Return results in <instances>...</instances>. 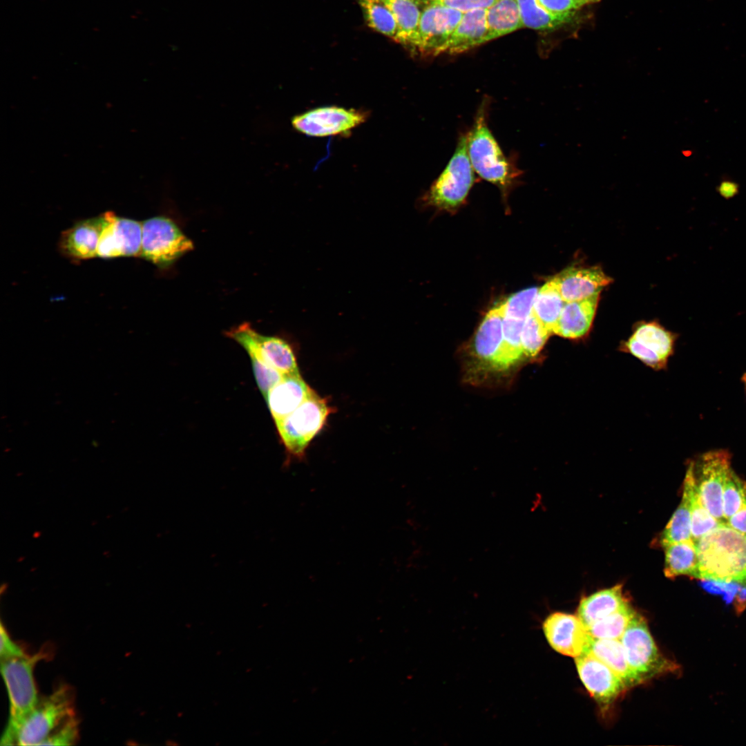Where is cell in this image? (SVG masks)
<instances>
[{
  "mask_svg": "<svg viewBox=\"0 0 746 746\" xmlns=\"http://www.w3.org/2000/svg\"><path fill=\"white\" fill-rule=\"evenodd\" d=\"M698 580L737 582L746 586V535L726 523L695 542Z\"/></svg>",
  "mask_w": 746,
  "mask_h": 746,
  "instance_id": "6da1fadb",
  "label": "cell"
},
{
  "mask_svg": "<svg viewBox=\"0 0 746 746\" xmlns=\"http://www.w3.org/2000/svg\"><path fill=\"white\" fill-rule=\"evenodd\" d=\"M488 100L483 99L467 133L468 153L475 172L506 192L521 171L504 154L488 127Z\"/></svg>",
  "mask_w": 746,
  "mask_h": 746,
  "instance_id": "7a4b0ae2",
  "label": "cell"
},
{
  "mask_svg": "<svg viewBox=\"0 0 746 746\" xmlns=\"http://www.w3.org/2000/svg\"><path fill=\"white\" fill-rule=\"evenodd\" d=\"M47 657L45 651L33 656L1 660V673L7 688L9 718L1 738V745H16L17 734L39 702L33 670L36 664Z\"/></svg>",
  "mask_w": 746,
  "mask_h": 746,
  "instance_id": "3957f363",
  "label": "cell"
},
{
  "mask_svg": "<svg viewBox=\"0 0 746 746\" xmlns=\"http://www.w3.org/2000/svg\"><path fill=\"white\" fill-rule=\"evenodd\" d=\"M467 133L461 134L448 164L423 197L430 206L454 210L466 200L475 181L468 153Z\"/></svg>",
  "mask_w": 746,
  "mask_h": 746,
  "instance_id": "277c9868",
  "label": "cell"
},
{
  "mask_svg": "<svg viewBox=\"0 0 746 746\" xmlns=\"http://www.w3.org/2000/svg\"><path fill=\"white\" fill-rule=\"evenodd\" d=\"M326 400L315 392L295 410L275 422L287 453L301 459L314 437L324 426L331 412Z\"/></svg>",
  "mask_w": 746,
  "mask_h": 746,
  "instance_id": "5b68a950",
  "label": "cell"
},
{
  "mask_svg": "<svg viewBox=\"0 0 746 746\" xmlns=\"http://www.w3.org/2000/svg\"><path fill=\"white\" fill-rule=\"evenodd\" d=\"M193 242L170 218L155 216L142 222L140 256L160 268L193 250Z\"/></svg>",
  "mask_w": 746,
  "mask_h": 746,
  "instance_id": "8992f818",
  "label": "cell"
},
{
  "mask_svg": "<svg viewBox=\"0 0 746 746\" xmlns=\"http://www.w3.org/2000/svg\"><path fill=\"white\" fill-rule=\"evenodd\" d=\"M73 715L70 691L66 686H60L39 700L21 725L16 745H41L59 725Z\"/></svg>",
  "mask_w": 746,
  "mask_h": 746,
  "instance_id": "52a82bcc",
  "label": "cell"
},
{
  "mask_svg": "<svg viewBox=\"0 0 746 746\" xmlns=\"http://www.w3.org/2000/svg\"><path fill=\"white\" fill-rule=\"evenodd\" d=\"M620 641L629 665L642 680L675 669V664L658 651L646 621L640 614L633 617Z\"/></svg>",
  "mask_w": 746,
  "mask_h": 746,
  "instance_id": "ba28073f",
  "label": "cell"
},
{
  "mask_svg": "<svg viewBox=\"0 0 746 746\" xmlns=\"http://www.w3.org/2000/svg\"><path fill=\"white\" fill-rule=\"evenodd\" d=\"M700 499L708 511L721 523H726L723 512V490L731 469V456L726 450H714L690 462Z\"/></svg>",
  "mask_w": 746,
  "mask_h": 746,
  "instance_id": "9c48e42d",
  "label": "cell"
},
{
  "mask_svg": "<svg viewBox=\"0 0 746 746\" xmlns=\"http://www.w3.org/2000/svg\"><path fill=\"white\" fill-rule=\"evenodd\" d=\"M463 15L461 11L432 1L421 14L411 50L423 56L443 53Z\"/></svg>",
  "mask_w": 746,
  "mask_h": 746,
  "instance_id": "30bf717a",
  "label": "cell"
},
{
  "mask_svg": "<svg viewBox=\"0 0 746 746\" xmlns=\"http://www.w3.org/2000/svg\"><path fill=\"white\" fill-rule=\"evenodd\" d=\"M367 112L336 106L318 107L291 119L293 128L311 137L343 135L364 123Z\"/></svg>",
  "mask_w": 746,
  "mask_h": 746,
  "instance_id": "8fae6325",
  "label": "cell"
},
{
  "mask_svg": "<svg viewBox=\"0 0 746 746\" xmlns=\"http://www.w3.org/2000/svg\"><path fill=\"white\" fill-rule=\"evenodd\" d=\"M504 311L500 304L485 316L475 336L471 355L475 365L484 372L510 369L503 349Z\"/></svg>",
  "mask_w": 746,
  "mask_h": 746,
  "instance_id": "7c38bea8",
  "label": "cell"
},
{
  "mask_svg": "<svg viewBox=\"0 0 746 746\" xmlns=\"http://www.w3.org/2000/svg\"><path fill=\"white\" fill-rule=\"evenodd\" d=\"M227 336L241 346L252 347L268 365L283 375L300 374L292 349L284 339L262 335L249 323L232 327L227 332Z\"/></svg>",
  "mask_w": 746,
  "mask_h": 746,
  "instance_id": "4fadbf2b",
  "label": "cell"
},
{
  "mask_svg": "<svg viewBox=\"0 0 746 746\" xmlns=\"http://www.w3.org/2000/svg\"><path fill=\"white\" fill-rule=\"evenodd\" d=\"M542 630L548 644L559 653L576 658L587 650L591 635L577 616L552 613L544 620Z\"/></svg>",
  "mask_w": 746,
  "mask_h": 746,
  "instance_id": "5bb4252c",
  "label": "cell"
},
{
  "mask_svg": "<svg viewBox=\"0 0 746 746\" xmlns=\"http://www.w3.org/2000/svg\"><path fill=\"white\" fill-rule=\"evenodd\" d=\"M142 240V222L119 217L108 211V219L99 238L97 255L103 258L140 256Z\"/></svg>",
  "mask_w": 746,
  "mask_h": 746,
  "instance_id": "9a60e30c",
  "label": "cell"
},
{
  "mask_svg": "<svg viewBox=\"0 0 746 746\" xmlns=\"http://www.w3.org/2000/svg\"><path fill=\"white\" fill-rule=\"evenodd\" d=\"M575 660L582 683L598 703L609 705L626 688L622 679L591 653L584 652Z\"/></svg>",
  "mask_w": 746,
  "mask_h": 746,
  "instance_id": "2e32d148",
  "label": "cell"
},
{
  "mask_svg": "<svg viewBox=\"0 0 746 746\" xmlns=\"http://www.w3.org/2000/svg\"><path fill=\"white\" fill-rule=\"evenodd\" d=\"M108 219V211L78 222L63 231L59 241L61 254L73 260L97 256L99 238Z\"/></svg>",
  "mask_w": 746,
  "mask_h": 746,
  "instance_id": "e0dca14e",
  "label": "cell"
},
{
  "mask_svg": "<svg viewBox=\"0 0 746 746\" xmlns=\"http://www.w3.org/2000/svg\"><path fill=\"white\" fill-rule=\"evenodd\" d=\"M555 278L565 302L600 294L613 280L598 267H571Z\"/></svg>",
  "mask_w": 746,
  "mask_h": 746,
  "instance_id": "ac0fdd59",
  "label": "cell"
},
{
  "mask_svg": "<svg viewBox=\"0 0 746 746\" xmlns=\"http://www.w3.org/2000/svg\"><path fill=\"white\" fill-rule=\"evenodd\" d=\"M300 374L284 376L265 396L275 422L295 410L314 392Z\"/></svg>",
  "mask_w": 746,
  "mask_h": 746,
  "instance_id": "d6986e66",
  "label": "cell"
},
{
  "mask_svg": "<svg viewBox=\"0 0 746 746\" xmlns=\"http://www.w3.org/2000/svg\"><path fill=\"white\" fill-rule=\"evenodd\" d=\"M599 298L597 294L582 300L565 302L553 334L570 339L585 336L591 327Z\"/></svg>",
  "mask_w": 746,
  "mask_h": 746,
  "instance_id": "ffe728a7",
  "label": "cell"
},
{
  "mask_svg": "<svg viewBox=\"0 0 746 746\" xmlns=\"http://www.w3.org/2000/svg\"><path fill=\"white\" fill-rule=\"evenodd\" d=\"M488 39L486 9L463 13L445 48L448 54H458L481 45Z\"/></svg>",
  "mask_w": 746,
  "mask_h": 746,
  "instance_id": "44dd1931",
  "label": "cell"
},
{
  "mask_svg": "<svg viewBox=\"0 0 746 746\" xmlns=\"http://www.w3.org/2000/svg\"><path fill=\"white\" fill-rule=\"evenodd\" d=\"M589 652L611 668L627 687L642 682L629 665L620 640L600 639L591 636Z\"/></svg>",
  "mask_w": 746,
  "mask_h": 746,
  "instance_id": "7402d4cb",
  "label": "cell"
},
{
  "mask_svg": "<svg viewBox=\"0 0 746 746\" xmlns=\"http://www.w3.org/2000/svg\"><path fill=\"white\" fill-rule=\"evenodd\" d=\"M628 603L620 584L603 589L580 601L577 617L586 628L620 609Z\"/></svg>",
  "mask_w": 746,
  "mask_h": 746,
  "instance_id": "603a6c76",
  "label": "cell"
},
{
  "mask_svg": "<svg viewBox=\"0 0 746 746\" xmlns=\"http://www.w3.org/2000/svg\"><path fill=\"white\" fill-rule=\"evenodd\" d=\"M393 13L398 25L396 42L412 49L419 20L430 0H379Z\"/></svg>",
  "mask_w": 746,
  "mask_h": 746,
  "instance_id": "cb8c5ba5",
  "label": "cell"
},
{
  "mask_svg": "<svg viewBox=\"0 0 746 746\" xmlns=\"http://www.w3.org/2000/svg\"><path fill=\"white\" fill-rule=\"evenodd\" d=\"M665 576L673 578L688 575L698 579L699 562L695 543L692 540L672 543L664 546Z\"/></svg>",
  "mask_w": 746,
  "mask_h": 746,
  "instance_id": "d4e9b609",
  "label": "cell"
},
{
  "mask_svg": "<svg viewBox=\"0 0 746 746\" xmlns=\"http://www.w3.org/2000/svg\"><path fill=\"white\" fill-rule=\"evenodd\" d=\"M488 39H494L524 27L517 0H498L486 9Z\"/></svg>",
  "mask_w": 746,
  "mask_h": 746,
  "instance_id": "484cf974",
  "label": "cell"
},
{
  "mask_svg": "<svg viewBox=\"0 0 746 746\" xmlns=\"http://www.w3.org/2000/svg\"><path fill=\"white\" fill-rule=\"evenodd\" d=\"M688 490L690 499L691 537L695 543L721 523L716 519L703 504L694 477L691 463L687 468L683 485Z\"/></svg>",
  "mask_w": 746,
  "mask_h": 746,
  "instance_id": "4316f807",
  "label": "cell"
},
{
  "mask_svg": "<svg viewBox=\"0 0 746 746\" xmlns=\"http://www.w3.org/2000/svg\"><path fill=\"white\" fill-rule=\"evenodd\" d=\"M565 304L554 277L538 289L532 312L552 334Z\"/></svg>",
  "mask_w": 746,
  "mask_h": 746,
  "instance_id": "83f0119b",
  "label": "cell"
},
{
  "mask_svg": "<svg viewBox=\"0 0 746 746\" xmlns=\"http://www.w3.org/2000/svg\"><path fill=\"white\" fill-rule=\"evenodd\" d=\"M632 337L666 361L674 352L676 334L656 322L640 323L634 329Z\"/></svg>",
  "mask_w": 746,
  "mask_h": 746,
  "instance_id": "f1b7e54d",
  "label": "cell"
},
{
  "mask_svg": "<svg viewBox=\"0 0 746 746\" xmlns=\"http://www.w3.org/2000/svg\"><path fill=\"white\" fill-rule=\"evenodd\" d=\"M687 540H692L690 499L688 490L683 486L681 501L664 528L660 543L664 547L672 543Z\"/></svg>",
  "mask_w": 746,
  "mask_h": 746,
  "instance_id": "f546056e",
  "label": "cell"
},
{
  "mask_svg": "<svg viewBox=\"0 0 746 746\" xmlns=\"http://www.w3.org/2000/svg\"><path fill=\"white\" fill-rule=\"evenodd\" d=\"M367 26L396 41L398 25L389 9L379 0H357Z\"/></svg>",
  "mask_w": 746,
  "mask_h": 746,
  "instance_id": "4dcf8cb0",
  "label": "cell"
},
{
  "mask_svg": "<svg viewBox=\"0 0 746 746\" xmlns=\"http://www.w3.org/2000/svg\"><path fill=\"white\" fill-rule=\"evenodd\" d=\"M636 613L628 602L615 612L597 621L586 629L593 638L620 640Z\"/></svg>",
  "mask_w": 746,
  "mask_h": 746,
  "instance_id": "1f68e13d",
  "label": "cell"
},
{
  "mask_svg": "<svg viewBox=\"0 0 746 746\" xmlns=\"http://www.w3.org/2000/svg\"><path fill=\"white\" fill-rule=\"evenodd\" d=\"M524 26L531 29L551 31L571 21L557 18L546 12L538 0H517Z\"/></svg>",
  "mask_w": 746,
  "mask_h": 746,
  "instance_id": "d6a6232c",
  "label": "cell"
},
{
  "mask_svg": "<svg viewBox=\"0 0 746 746\" xmlns=\"http://www.w3.org/2000/svg\"><path fill=\"white\" fill-rule=\"evenodd\" d=\"M745 505L746 481L741 479L731 468L726 476L723 490V512L725 521Z\"/></svg>",
  "mask_w": 746,
  "mask_h": 746,
  "instance_id": "836d02e7",
  "label": "cell"
},
{
  "mask_svg": "<svg viewBox=\"0 0 746 746\" xmlns=\"http://www.w3.org/2000/svg\"><path fill=\"white\" fill-rule=\"evenodd\" d=\"M551 333L533 312L524 321L522 329V345L524 356H536L542 350Z\"/></svg>",
  "mask_w": 746,
  "mask_h": 746,
  "instance_id": "e575fe53",
  "label": "cell"
},
{
  "mask_svg": "<svg viewBox=\"0 0 746 746\" xmlns=\"http://www.w3.org/2000/svg\"><path fill=\"white\" fill-rule=\"evenodd\" d=\"M524 321L504 316L503 349L510 368L524 356L522 345V329Z\"/></svg>",
  "mask_w": 746,
  "mask_h": 746,
  "instance_id": "d590c367",
  "label": "cell"
},
{
  "mask_svg": "<svg viewBox=\"0 0 746 746\" xmlns=\"http://www.w3.org/2000/svg\"><path fill=\"white\" fill-rule=\"evenodd\" d=\"M242 347L246 350L251 359L256 381L265 397L268 392L283 378L284 375L268 365L252 347L248 345Z\"/></svg>",
  "mask_w": 746,
  "mask_h": 746,
  "instance_id": "8d00e7d4",
  "label": "cell"
},
{
  "mask_svg": "<svg viewBox=\"0 0 746 746\" xmlns=\"http://www.w3.org/2000/svg\"><path fill=\"white\" fill-rule=\"evenodd\" d=\"M537 287L528 288L516 293L501 303L504 316L525 321L530 314L537 294Z\"/></svg>",
  "mask_w": 746,
  "mask_h": 746,
  "instance_id": "74e56055",
  "label": "cell"
},
{
  "mask_svg": "<svg viewBox=\"0 0 746 746\" xmlns=\"http://www.w3.org/2000/svg\"><path fill=\"white\" fill-rule=\"evenodd\" d=\"M620 349L624 352L632 354L645 365L656 370L664 369L667 364V361L662 358L658 354L645 347L632 336L621 343Z\"/></svg>",
  "mask_w": 746,
  "mask_h": 746,
  "instance_id": "f35d334b",
  "label": "cell"
},
{
  "mask_svg": "<svg viewBox=\"0 0 746 746\" xmlns=\"http://www.w3.org/2000/svg\"><path fill=\"white\" fill-rule=\"evenodd\" d=\"M78 736V723L74 715L59 725L41 744V745H70Z\"/></svg>",
  "mask_w": 746,
  "mask_h": 746,
  "instance_id": "ab89813d",
  "label": "cell"
},
{
  "mask_svg": "<svg viewBox=\"0 0 746 746\" xmlns=\"http://www.w3.org/2000/svg\"><path fill=\"white\" fill-rule=\"evenodd\" d=\"M538 2L551 15L571 22L576 12L584 6L579 0H538Z\"/></svg>",
  "mask_w": 746,
  "mask_h": 746,
  "instance_id": "60d3db41",
  "label": "cell"
},
{
  "mask_svg": "<svg viewBox=\"0 0 746 746\" xmlns=\"http://www.w3.org/2000/svg\"><path fill=\"white\" fill-rule=\"evenodd\" d=\"M498 0H438L434 1L463 13L477 10L488 9Z\"/></svg>",
  "mask_w": 746,
  "mask_h": 746,
  "instance_id": "b9f144b4",
  "label": "cell"
},
{
  "mask_svg": "<svg viewBox=\"0 0 746 746\" xmlns=\"http://www.w3.org/2000/svg\"><path fill=\"white\" fill-rule=\"evenodd\" d=\"M0 638L1 660L19 658L26 656L23 649L10 638L2 623H1Z\"/></svg>",
  "mask_w": 746,
  "mask_h": 746,
  "instance_id": "7bdbcfd3",
  "label": "cell"
},
{
  "mask_svg": "<svg viewBox=\"0 0 746 746\" xmlns=\"http://www.w3.org/2000/svg\"><path fill=\"white\" fill-rule=\"evenodd\" d=\"M726 524L738 533L746 535V505L727 519Z\"/></svg>",
  "mask_w": 746,
  "mask_h": 746,
  "instance_id": "ee69618b",
  "label": "cell"
},
{
  "mask_svg": "<svg viewBox=\"0 0 746 746\" xmlns=\"http://www.w3.org/2000/svg\"><path fill=\"white\" fill-rule=\"evenodd\" d=\"M717 191L725 199H731L739 191L738 184L731 180H723L717 186Z\"/></svg>",
  "mask_w": 746,
  "mask_h": 746,
  "instance_id": "f6af8a7d",
  "label": "cell"
},
{
  "mask_svg": "<svg viewBox=\"0 0 746 746\" xmlns=\"http://www.w3.org/2000/svg\"><path fill=\"white\" fill-rule=\"evenodd\" d=\"M601 0H579V1L584 6L589 4L595 3Z\"/></svg>",
  "mask_w": 746,
  "mask_h": 746,
  "instance_id": "bcb514c9",
  "label": "cell"
},
{
  "mask_svg": "<svg viewBox=\"0 0 746 746\" xmlns=\"http://www.w3.org/2000/svg\"><path fill=\"white\" fill-rule=\"evenodd\" d=\"M742 379V381L743 382V383H744V385H745V389H746V373H745V374H744L743 375V376H742V379Z\"/></svg>",
  "mask_w": 746,
  "mask_h": 746,
  "instance_id": "7dc6e473",
  "label": "cell"
},
{
  "mask_svg": "<svg viewBox=\"0 0 746 746\" xmlns=\"http://www.w3.org/2000/svg\"><path fill=\"white\" fill-rule=\"evenodd\" d=\"M430 1H438V0H430Z\"/></svg>",
  "mask_w": 746,
  "mask_h": 746,
  "instance_id": "c3c4849f",
  "label": "cell"
}]
</instances>
